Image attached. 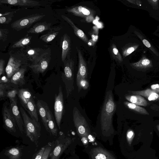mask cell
Here are the masks:
<instances>
[{
    "mask_svg": "<svg viewBox=\"0 0 159 159\" xmlns=\"http://www.w3.org/2000/svg\"><path fill=\"white\" fill-rule=\"evenodd\" d=\"M116 108V104L112 91H107L106 93L100 117V124L102 132L108 133L113 131V117Z\"/></svg>",
    "mask_w": 159,
    "mask_h": 159,
    "instance_id": "obj_1",
    "label": "cell"
},
{
    "mask_svg": "<svg viewBox=\"0 0 159 159\" xmlns=\"http://www.w3.org/2000/svg\"><path fill=\"white\" fill-rule=\"evenodd\" d=\"M10 55L5 71L7 77L10 79L22 67L30 64L26 54L21 49L16 51H11Z\"/></svg>",
    "mask_w": 159,
    "mask_h": 159,
    "instance_id": "obj_2",
    "label": "cell"
},
{
    "mask_svg": "<svg viewBox=\"0 0 159 159\" xmlns=\"http://www.w3.org/2000/svg\"><path fill=\"white\" fill-rule=\"evenodd\" d=\"M20 111L27 136L36 146H38V140L41 135V127L40 123L29 117L22 107L20 108Z\"/></svg>",
    "mask_w": 159,
    "mask_h": 159,
    "instance_id": "obj_3",
    "label": "cell"
},
{
    "mask_svg": "<svg viewBox=\"0 0 159 159\" xmlns=\"http://www.w3.org/2000/svg\"><path fill=\"white\" fill-rule=\"evenodd\" d=\"M64 72L61 78L65 84L67 98L74 89V71L75 62L72 59H66L64 62Z\"/></svg>",
    "mask_w": 159,
    "mask_h": 159,
    "instance_id": "obj_4",
    "label": "cell"
},
{
    "mask_svg": "<svg viewBox=\"0 0 159 159\" xmlns=\"http://www.w3.org/2000/svg\"><path fill=\"white\" fill-rule=\"evenodd\" d=\"M45 15L42 14H33L16 20L11 24L14 30L19 31L25 28H29L33 24L41 19Z\"/></svg>",
    "mask_w": 159,
    "mask_h": 159,
    "instance_id": "obj_5",
    "label": "cell"
},
{
    "mask_svg": "<svg viewBox=\"0 0 159 159\" xmlns=\"http://www.w3.org/2000/svg\"><path fill=\"white\" fill-rule=\"evenodd\" d=\"M51 55L50 49H47L35 62L29 64L28 67L35 74L43 73L48 66L51 59Z\"/></svg>",
    "mask_w": 159,
    "mask_h": 159,
    "instance_id": "obj_6",
    "label": "cell"
},
{
    "mask_svg": "<svg viewBox=\"0 0 159 159\" xmlns=\"http://www.w3.org/2000/svg\"><path fill=\"white\" fill-rule=\"evenodd\" d=\"M73 116L75 125L79 134L82 135H88L89 131L88 125L85 118L76 107L73 109Z\"/></svg>",
    "mask_w": 159,
    "mask_h": 159,
    "instance_id": "obj_7",
    "label": "cell"
},
{
    "mask_svg": "<svg viewBox=\"0 0 159 159\" xmlns=\"http://www.w3.org/2000/svg\"><path fill=\"white\" fill-rule=\"evenodd\" d=\"M64 109V100L62 88L61 85L59 88L58 94L55 95L54 104V114L57 126L60 129Z\"/></svg>",
    "mask_w": 159,
    "mask_h": 159,
    "instance_id": "obj_8",
    "label": "cell"
},
{
    "mask_svg": "<svg viewBox=\"0 0 159 159\" xmlns=\"http://www.w3.org/2000/svg\"><path fill=\"white\" fill-rule=\"evenodd\" d=\"M69 138H58L55 142L54 147L50 154V159H59L63 152L70 143Z\"/></svg>",
    "mask_w": 159,
    "mask_h": 159,
    "instance_id": "obj_9",
    "label": "cell"
},
{
    "mask_svg": "<svg viewBox=\"0 0 159 159\" xmlns=\"http://www.w3.org/2000/svg\"><path fill=\"white\" fill-rule=\"evenodd\" d=\"M2 115L4 125L10 132H15L16 131V123L13 116L10 108L5 105L2 110Z\"/></svg>",
    "mask_w": 159,
    "mask_h": 159,
    "instance_id": "obj_10",
    "label": "cell"
},
{
    "mask_svg": "<svg viewBox=\"0 0 159 159\" xmlns=\"http://www.w3.org/2000/svg\"><path fill=\"white\" fill-rule=\"evenodd\" d=\"M36 105L38 113L46 130L51 134L48 126L47 111L49 107L47 103L43 100H39L37 102Z\"/></svg>",
    "mask_w": 159,
    "mask_h": 159,
    "instance_id": "obj_11",
    "label": "cell"
},
{
    "mask_svg": "<svg viewBox=\"0 0 159 159\" xmlns=\"http://www.w3.org/2000/svg\"><path fill=\"white\" fill-rule=\"evenodd\" d=\"M10 108L12 114L15 120L17 125L20 132L22 133L24 132V123L23 118L20 115L21 113L19 110L17 98L10 101Z\"/></svg>",
    "mask_w": 159,
    "mask_h": 159,
    "instance_id": "obj_12",
    "label": "cell"
},
{
    "mask_svg": "<svg viewBox=\"0 0 159 159\" xmlns=\"http://www.w3.org/2000/svg\"><path fill=\"white\" fill-rule=\"evenodd\" d=\"M21 49L25 53L29 61L31 63L35 62L47 49L39 48H31L28 46L22 48Z\"/></svg>",
    "mask_w": 159,
    "mask_h": 159,
    "instance_id": "obj_13",
    "label": "cell"
},
{
    "mask_svg": "<svg viewBox=\"0 0 159 159\" xmlns=\"http://www.w3.org/2000/svg\"><path fill=\"white\" fill-rule=\"evenodd\" d=\"M0 4H5L21 7H34L42 6V2L32 0H0Z\"/></svg>",
    "mask_w": 159,
    "mask_h": 159,
    "instance_id": "obj_14",
    "label": "cell"
},
{
    "mask_svg": "<svg viewBox=\"0 0 159 159\" xmlns=\"http://www.w3.org/2000/svg\"><path fill=\"white\" fill-rule=\"evenodd\" d=\"M60 44L62 48L61 60L63 62L67 59L70 58L71 49V40L70 36L66 34L61 37Z\"/></svg>",
    "mask_w": 159,
    "mask_h": 159,
    "instance_id": "obj_15",
    "label": "cell"
},
{
    "mask_svg": "<svg viewBox=\"0 0 159 159\" xmlns=\"http://www.w3.org/2000/svg\"><path fill=\"white\" fill-rule=\"evenodd\" d=\"M66 11L74 15L83 18L93 17V11L89 9L82 6H76L68 8Z\"/></svg>",
    "mask_w": 159,
    "mask_h": 159,
    "instance_id": "obj_16",
    "label": "cell"
},
{
    "mask_svg": "<svg viewBox=\"0 0 159 159\" xmlns=\"http://www.w3.org/2000/svg\"><path fill=\"white\" fill-rule=\"evenodd\" d=\"M76 49L79 60L78 70L76 79L83 78L87 79L88 77V71L86 63L80 50L77 47Z\"/></svg>",
    "mask_w": 159,
    "mask_h": 159,
    "instance_id": "obj_17",
    "label": "cell"
},
{
    "mask_svg": "<svg viewBox=\"0 0 159 159\" xmlns=\"http://www.w3.org/2000/svg\"><path fill=\"white\" fill-rule=\"evenodd\" d=\"M29 65L22 67L11 77L10 80L12 84L19 86H22L25 84L24 75Z\"/></svg>",
    "mask_w": 159,
    "mask_h": 159,
    "instance_id": "obj_18",
    "label": "cell"
},
{
    "mask_svg": "<svg viewBox=\"0 0 159 159\" xmlns=\"http://www.w3.org/2000/svg\"><path fill=\"white\" fill-rule=\"evenodd\" d=\"M90 155L93 159H116L108 151L100 148H93Z\"/></svg>",
    "mask_w": 159,
    "mask_h": 159,
    "instance_id": "obj_19",
    "label": "cell"
},
{
    "mask_svg": "<svg viewBox=\"0 0 159 159\" xmlns=\"http://www.w3.org/2000/svg\"><path fill=\"white\" fill-rule=\"evenodd\" d=\"M61 17L71 26L73 29L75 34L85 43L88 44L89 40L84 32L77 27L71 20L68 17L63 15L61 16Z\"/></svg>",
    "mask_w": 159,
    "mask_h": 159,
    "instance_id": "obj_20",
    "label": "cell"
},
{
    "mask_svg": "<svg viewBox=\"0 0 159 159\" xmlns=\"http://www.w3.org/2000/svg\"><path fill=\"white\" fill-rule=\"evenodd\" d=\"M131 92L133 94L143 96L149 101L159 100V94L157 93L150 89L140 91H132Z\"/></svg>",
    "mask_w": 159,
    "mask_h": 159,
    "instance_id": "obj_21",
    "label": "cell"
},
{
    "mask_svg": "<svg viewBox=\"0 0 159 159\" xmlns=\"http://www.w3.org/2000/svg\"><path fill=\"white\" fill-rule=\"evenodd\" d=\"M51 23L46 22L37 23L27 32L31 34H39L47 30H49L51 28Z\"/></svg>",
    "mask_w": 159,
    "mask_h": 159,
    "instance_id": "obj_22",
    "label": "cell"
},
{
    "mask_svg": "<svg viewBox=\"0 0 159 159\" xmlns=\"http://www.w3.org/2000/svg\"><path fill=\"white\" fill-rule=\"evenodd\" d=\"M17 95L21 105L24 108H25L29 101L33 97V95L30 91L24 89H19Z\"/></svg>",
    "mask_w": 159,
    "mask_h": 159,
    "instance_id": "obj_23",
    "label": "cell"
},
{
    "mask_svg": "<svg viewBox=\"0 0 159 159\" xmlns=\"http://www.w3.org/2000/svg\"><path fill=\"white\" fill-rule=\"evenodd\" d=\"M62 27H55L51 28L47 34L41 36L40 39L45 43H49L52 41L58 34Z\"/></svg>",
    "mask_w": 159,
    "mask_h": 159,
    "instance_id": "obj_24",
    "label": "cell"
},
{
    "mask_svg": "<svg viewBox=\"0 0 159 159\" xmlns=\"http://www.w3.org/2000/svg\"><path fill=\"white\" fill-rule=\"evenodd\" d=\"M25 109L29 114L30 117L39 121L36 105L33 97L29 101Z\"/></svg>",
    "mask_w": 159,
    "mask_h": 159,
    "instance_id": "obj_25",
    "label": "cell"
},
{
    "mask_svg": "<svg viewBox=\"0 0 159 159\" xmlns=\"http://www.w3.org/2000/svg\"><path fill=\"white\" fill-rule=\"evenodd\" d=\"M47 119L48 126L51 134L53 136H57L58 129L53 116L49 107L47 111Z\"/></svg>",
    "mask_w": 159,
    "mask_h": 159,
    "instance_id": "obj_26",
    "label": "cell"
},
{
    "mask_svg": "<svg viewBox=\"0 0 159 159\" xmlns=\"http://www.w3.org/2000/svg\"><path fill=\"white\" fill-rule=\"evenodd\" d=\"M125 98L130 102L139 106H146L148 105L147 101L140 95H127L125 96Z\"/></svg>",
    "mask_w": 159,
    "mask_h": 159,
    "instance_id": "obj_27",
    "label": "cell"
},
{
    "mask_svg": "<svg viewBox=\"0 0 159 159\" xmlns=\"http://www.w3.org/2000/svg\"><path fill=\"white\" fill-rule=\"evenodd\" d=\"M4 154L9 159H20L21 157V150L18 147H13L6 150Z\"/></svg>",
    "mask_w": 159,
    "mask_h": 159,
    "instance_id": "obj_28",
    "label": "cell"
},
{
    "mask_svg": "<svg viewBox=\"0 0 159 159\" xmlns=\"http://www.w3.org/2000/svg\"><path fill=\"white\" fill-rule=\"evenodd\" d=\"M124 104L129 109L138 113L147 115L149 114L148 111L144 108L139 106L127 101L124 102Z\"/></svg>",
    "mask_w": 159,
    "mask_h": 159,
    "instance_id": "obj_29",
    "label": "cell"
},
{
    "mask_svg": "<svg viewBox=\"0 0 159 159\" xmlns=\"http://www.w3.org/2000/svg\"><path fill=\"white\" fill-rule=\"evenodd\" d=\"M32 38L31 36L26 35L14 42L12 45V48H24L30 43Z\"/></svg>",
    "mask_w": 159,
    "mask_h": 159,
    "instance_id": "obj_30",
    "label": "cell"
},
{
    "mask_svg": "<svg viewBox=\"0 0 159 159\" xmlns=\"http://www.w3.org/2000/svg\"><path fill=\"white\" fill-rule=\"evenodd\" d=\"M110 51L112 58L116 61L120 63L123 61V58L116 45L112 43L110 48Z\"/></svg>",
    "mask_w": 159,
    "mask_h": 159,
    "instance_id": "obj_31",
    "label": "cell"
},
{
    "mask_svg": "<svg viewBox=\"0 0 159 159\" xmlns=\"http://www.w3.org/2000/svg\"><path fill=\"white\" fill-rule=\"evenodd\" d=\"M14 12H7L1 13L0 14V23L1 24H8L11 22L13 16Z\"/></svg>",
    "mask_w": 159,
    "mask_h": 159,
    "instance_id": "obj_32",
    "label": "cell"
},
{
    "mask_svg": "<svg viewBox=\"0 0 159 159\" xmlns=\"http://www.w3.org/2000/svg\"><path fill=\"white\" fill-rule=\"evenodd\" d=\"M76 83L78 87V92H80L82 89H87L89 87V84L86 79H76Z\"/></svg>",
    "mask_w": 159,
    "mask_h": 159,
    "instance_id": "obj_33",
    "label": "cell"
},
{
    "mask_svg": "<svg viewBox=\"0 0 159 159\" xmlns=\"http://www.w3.org/2000/svg\"><path fill=\"white\" fill-rule=\"evenodd\" d=\"M18 91L17 88L10 87L7 91L6 98L9 99L10 102L15 99L17 98L16 96L18 94Z\"/></svg>",
    "mask_w": 159,
    "mask_h": 159,
    "instance_id": "obj_34",
    "label": "cell"
},
{
    "mask_svg": "<svg viewBox=\"0 0 159 159\" xmlns=\"http://www.w3.org/2000/svg\"><path fill=\"white\" fill-rule=\"evenodd\" d=\"M0 83V100H4L6 98L7 90L11 87V84Z\"/></svg>",
    "mask_w": 159,
    "mask_h": 159,
    "instance_id": "obj_35",
    "label": "cell"
},
{
    "mask_svg": "<svg viewBox=\"0 0 159 159\" xmlns=\"http://www.w3.org/2000/svg\"><path fill=\"white\" fill-rule=\"evenodd\" d=\"M52 148V146L51 145V143H50V144H48L47 146L45 148V150L41 159H48Z\"/></svg>",
    "mask_w": 159,
    "mask_h": 159,
    "instance_id": "obj_36",
    "label": "cell"
},
{
    "mask_svg": "<svg viewBox=\"0 0 159 159\" xmlns=\"http://www.w3.org/2000/svg\"><path fill=\"white\" fill-rule=\"evenodd\" d=\"M150 64V61L148 59L143 60L141 62L140 64L137 63L132 64L131 65L136 67L144 68L146 67L149 65Z\"/></svg>",
    "mask_w": 159,
    "mask_h": 159,
    "instance_id": "obj_37",
    "label": "cell"
},
{
    "mask_svg": "<svg viewBox=\"0 0 159 159\" xmlns=\"http://www.w3.org/2000/svg\"><path fill=\"white\" fill-rule=\"evenodd\" d=\"M9 30L7 29H0V39L2 41H5L7 39Z\"/></svg>",
    "mask_w": 159,
    "mask_h": 159,
    "instance_id": "obj_38",
    "label": "cell"
},
{
    "mask_svg": "<svg viewBox=\"0 0 159 159\" xmlns=\"http://www.w3.org/2000/svg\"><path fill=\"white\" fill-rule=\"evenodd\" d=\"M135 49L133 47H129L127 48L123 49L122 50V55L124 57H126L133 52Z\"/></svg>",
    "mask_w": 159,
    "mask_h": 159,
    "instance_id": "obj_39",
    "label": "cell"
},
{
    "mask_svg": "<svg viewBox=\"0 0 159 159\" xmlns=\"http://www.w3.org/2000/svg\"><path fill=\"white\" fill-rule=\"evenodd\" d=\"M94 30L91 34V39L95 45L98 39V30L96 28Z\"/></svg>",
    "mask_w": 159,
    "mask_h": 159,
    "instance_id": "obj_40",
    "label": "cell"
},
{
    "mask_svg": "<svg viewBox=\"0 0 159 159\" xmlns=\"http://www.w3.org/2000/svg\"><path fill=\"white\" fill-rule=\"evenodd\" d=\"M134 133L132 130L130 129L128 131L127 134V138L129 144H131L132 140L134 137Z\"/></svg>",
    "mask_w": 159,
    "mask_h": 159,
    "instance_id": "obj_41",
    "label": "cell"
},
{
    "mask_svg": "<svg viewBox=\"0 0 159 159\" xmlns=\"http://www.w3.org/2000/svg\"><path fill=\"white\" fill-rule=\"evenodd\" d=\"M0 83L9 84H12L10 79L8 78L7 76L3 75L1 77L0 80Z\"/></svg>",
    "mask_w": 159,
    "mask_h": 159,
    "instance_id": "obj_42",
    "label": "cell"
},
{
    "mask_svg": "<svg viewBox=\"0 0 159 159\" xmlns=\"http://www.w3.org/2000/svg\"><path fill=\"white\" fill-rule=\"evenodd\" d=\"M45 147L41 148L37 153L34 159H41Z\"/></svg>",
    "mask_w": 159,
    "mask_h": 159,
    "instance_id": "obj_43",
    "label": "cell"
},
{
    "mask_svg": "<svg viewBox=\"0 0 159 159\" xmlns=\"http://www.w3.org/2000/svg\"><path fill=\"white\" fill-rule=\"evenodd\" d=\"M5 61L2 59L0 60V76L1 77L2 75L4 74V65Z\"/></svg>",
    "mask_w": 159,
    "mask_h": 159,
    "instance_id": "obj_44",
    "label": "cell"
},
{
    "mask_svg": "<svg viewBox=\"0 0 159 159\" xmlns=\"http://www.w3.org/2000/svg\"><path fill=\"white\" fill-rule=\"evenodd\" d=\"M150 87L152 90L159 94V84H152L151 86Z\"/></svg>",
    "mask_w": 159,
    "mask_h": 159,
    "instance_id": "obj_45",
    "label": "cell"
},
{
    "mask_svg": "<svg viewBox=\"0 0 159 159\" xmlns=\"http://www.w3.org/2000/svg\"><path fill=\"white\" fill-rule=\"evenodd\" d=\"M143 42L144 44L147 47L150 48L151 45L149 42L146 39H143Z\"/></svg>",
    "mask_w": 159,
    "mask_h": 159,
    "instance_id": "obj_46",
    "label": "cell"
},
{
    "mask_svg": "<svg viewBox=\"0 0 159 159\" xmlns=\"http://www.w3.org/2000/svg\"><path fill=\"white\" fill-rule=\"evenodd\" d=\"M88 44L90 46H92L94 45V43L91 39L89 40L88 43Z\"/></svg>",
    "mask_w": 159,
    "mask_h": 159,
    "instance_id": "obj_47",
    "label": "cell"
},
{
    "mask_svg": "<svg viewBox=\"0 0 159 159\" xmlns=\"http://www.w3.org/2000/svg\"><path fill=\"white\" fill-rule=\"evenodd\" d=\"M156 127L157 129L159 131V124L158 125H157V126H156Z\"/></svg>",
    "mask_w": 159,
    "mask_h": 159,
    "instance_id": "obj_48",
    "label": "cell"
}]
</instances>
